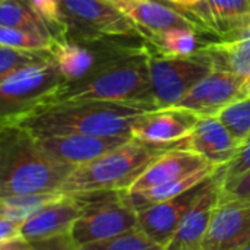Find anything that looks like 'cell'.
<instances>
[{"instance_id":"cell-9","label":"cell","mask_w":250,"mask_h":250,"mask_svg":"<svg viewBox=\"0 0 250 250\" xmlns=\"http://www.w3.org/2000/svg\"><path fill=\"white\" fill-rule=\"evenodd\" d=\"M246 78L223 69H214L195 85L174 107L189 110L199 117L218 116L231 103L243 98L242 88Z\"/></svg>"},{"instance_id":"cell-17","label":"cell","mask_w":250,"mask_h":250,"mask_svg":"<svg viewBox=\"0 0 250 250\" xmlns=\"http://www.w3.org/2000/svg\"><path fill=\"white\" fill-rule=\"evenodd\" d=\"M83 207L76 195H64L60 201H56L26 223L22 224V236L28 242H40L62 234H69L76 220L82 215Z\"/></svg>"},{"instance_id":"cell-18","label":"cell","mask_w":250,"mask_h":250,"mask_svg":"<svg viewBox=\"0 0 250 250\" xmlns=\"http://www.w3.org/2000/svg\"><path fill=\"white\" fill-rule=\"evenodd\" d=\"M209 164L204 157L186 149H168L158 157L126 192H144L174 180H180L190 173L205 168Z\"/></svg>"},{"instance_id":"cell-30","label":"cell","mask_w":250,"mask_h":250,"mask_svg":"<svg viewBox=\"0 0 250 250\" xmlns=\"http://www.w3.org/2000/svg\"><path fill=\"white\" fill-rule=\"evenodd\" d=\"M48 25L56 40H66L67 25L64 21L62 0H25Z\"/></svg>"},{"instance_id":"cell-13","label":"cell","mask_w":250,"mask_h":250,"mask_svg":"<svg viewBox=\"0 0 250 250\" xmlns=\"http://www.w3.org/2000/svg\"><path fill=\"white\" fill-rule=\"evenodd\" d=\"M38 146L54 161L78 167L86 164L130 141L129 136L57 135L35 138Z\"/></svg>"},{"instance_id":"cell-21","label":"cell","mask_w":250,"mask_h":250,"mask_svg":"<svg viewBox=\"0 0 250 250\" xmlns=\"http://www.w3.org/2000/svg\"><path fill=\"white\" fill-rule=\"evenodd\" d=\"M208 56L215 69L230 70L243 78H250V40L236 42L211 41L199 48Z\"/></svg>"},{"instance_id":"cell-3","label":"cell","mask_w":250,"mask_h":250,"mask_svg":"<svg viewBox=\"0 0 250 250\" xmlns=\"http://www.w3.org/2000/svg\"><path fill=\"white\" fill-rule=\"evenodd\" d=\"M73 168L44 154L21 126H1L0 198L60 192Z\"/></svg>"},{"instance_id":"cell-11","label":"cell","mask_w":250,"mask_h":250,"mask_svg":"<svg viewBox=\"0 0 250 250\" xmlns=\"http://www.w3.org/2000/svg\"><path fill=\"white\" fill-rule=\"evenodd\" d=\"M201 117L189 110L179 107L160 108L142 114L132 129V138L155 145L171 148L188 138Z\"/></svg>"},{"instance_id":"cell-37","label":"cell","mask_w":250,"mask_h":250,"mask_svg":"<svg viewBox=\"0 0 250 250\" xmlns=\"http://www.w3.org/2000/svg\"><path fill=\"white\" fill-rule=\"evenodd\" d=\"M168 1H171V3H174L183 9H190L193 6H196L198 3H201L202 0H168Z\"/></svg>"},{"instance_id":"cell-19","label":"cell","mask_w":250,"mask_h":250,"mask_svg":"<svg viewBox=\"0 0 250 250\" xmlns=\"http://www.w3.org/2000/svg\"><path fill=\"white\" fill-rule=\"evenodd\" d=\"M217 168L218 167H215V166H208L205 168H201L195 173L188 174L186 177H183L180 180H174V182H170V183H166V185H161V186H157V188H152V189H148L144 192H123L122 198L126 205H129L132 209L139 212V211L146 209L155 204L173 199V198L193 189L195 186H198L202 182H205L207 179H209L217 171Z\"/></svg>"},{"instance_id":"cell-16","label":"cell","mask_w":250,"mask_h":250,"mask_svg":"<svg viewBox=\"0 0 250 250\" xmlns=\"http://www.w3.org/2000/svg\"><path fill=\"white\" fill-rule=\"evenodd\" d=\"M221 192V176L220 167L211 179L208 189L198 199L189 214L185 217L177 233L171 242L166 246V250H205L204 239L212 215L214 208L220 202Z\"/></svg>"},{"instance_id":"cell-22","label":"cell","mask_w":250,"mask_h":250,"mask_svg":"<svg viewBox=\"0 0 250 250\" xmlns=\"http://www.w3.org/2000/svg\"><path fill=\"white\" fill-rule=\"evenodd\" d=\"M217 37L230 22L250 13V0H202L190 7Z\"/></svg>"},{"instance_id":"cell-12","label":"cell","mask_w":250,"mask_h":250,"mask_svg":"<svg viewBox=\"0 0 250 250\" xmlns=\"http://www.w3.org/2000/svg\"><path fill=\"white\" fill-rule=\"evenodd\" d=\"M120 12L132 19L138 26L145 29L151 40L155 34L170 28L185 26L198 31L199 34H212L204 21H201L192 10L173 9L155 0H110ZM151 44V41H149Z\"/></svg>"},{"instance_id":"cell-33","label":"cell","mask_w":250,"mask_h":250,"mask_svg":"<svg viewBox=\"0 0 250 250\" xmlns=\"http://www.w3.org/2000/svg\"><path fill=\"white\" fill-rule=\"evenodd\" d=\"M243 40H250V13L230 22L217 35V41L220 42H236Z\"/></svg>"},{"instance_id":"cell-28","label":"cell","mask_w":250,"mask_h":250,"mask_svg":"<svg viewBox=\"0 0 250 250\" xmlns=\"http://www.w3.org/2000/svg\"><path fill=\"white\" fill-rule=\"evenodd\" d=\"M53 51H29L0 45V81L29 64L51 60Z\"/></svg>"},{"instance_id":"cell-20","label":"cell","mask_w":250,"mask_h":250,"mask_svg":"<svg viewBox=\"0 0 250 250\" xmlns=\"http://www.w3.org/2000/svg\"><path fill=\"white\" fill-rule=\"evenodd\" d=\"M110 44L97 53L92 47H86L81 41L59 40L54 44L53 57L62 76L66 81H75L85 76L97 64L98 59L110 47Z\"/></svg>"},{"instance_id":"cell-2","label":"cell","mask_w":250,"mask_h":250,"mask_svg":"<svg viewBox=\"0 0 250 250\" xmlns=\"http://www.w3.org/2000/svg\"><path fill=\"white\" fill-rule=\"evenodd\" d=\"M154 110L122 103H67L35 111L12 126H21L34 138L57 135L129 136L138 119Z\"/></svg>"},{"instance_id":"cell-10","label":"cell","mask_w":250,"mask_h":250,"mask_svg":"<svg viewBox=\"0 0 250 250\" xmlns=\"http://www.w3.org/2000/svg\"><path fill=\"white\" fill-rule=\"evenodd\" d=\"M215 174V173H214ZM212 174V176H214ZM207 179L193 189L160 204H155L146 209L138 212V227L149 236L154 242L163 245L164 248L171 242L179 227L182 226L185 217L198 202V199L208 189L211 179Z\"/></svg>"},{"instance_id":"cell-40","label":"cell","mask_w":250,"mask_h":250,"mask_svg":"<svg viewBox=\"0 0 250 250\" xmlns=\"http://www.w3.org/2000/svg\"><path fill=\"white\" fill-rule=\"evenodd\" d=\"M1 1H4V0H1Z\"/></svg>"},{"instance_id":"cell-24","label":"cell","mask_w":250,"mask_h":250,"mask_svg":"<svg viewBox=\"0 0 250 250\" xmlns=\"http://www.w3.org/2000/svg\"><path fill=\"white\" fill-rule=\"evenodd\" d=\"M0 26L23 29L41 37L54 38L45 21L25 0H4L0 6Z\"/></svg>"},{"instance_id":"cell-25","label":"cell","mask_w":250,"mask_h":250,"mask_svg":"<svg viewBox=\"0 0 250 250\" xmlns=\"http://www.w3.org/2000/svg\"><path fill=\"white\" fill-rule=\"evenodd\" d=\"M199 32L192 28L177 26L158 32L152 37L151 44L161 53L171 56H190L199 50Z\"/></svg>"},{"instance_id":"cell-34","label":"cell","mask_w":250,"mask_h":250,"mask_svg":"<svg viewBox=\"0 0 250 250\" xmlns=\"http://www.w3.org/2000/svg\"><path fill=\"white\" fill-rule=\"evenodd\" d=\"M31 250H79V248L76 246L69 233L40 242H32Z\"/></svg>"},{"instance_id":"cell-23","label":"cell","mask_w":250,"mask_h":250,"mask_svg":"<svg viewBox=\"0 0 250 250\" xmlns=\"http://www.w3.org/2000/svg\"><path fill=\"white\" fill-rule=\"evenodd\" d=\"M64 195L63 192H47L0 198V218L22 226L47 205L64 198Z\"/></svg>"},{"instance_id":"cell-7","label":"cell","mask_w":250,"mask_h":250,"mask_svg":"<svg viewBox=\"0 0 250 250\" xmlns=\"http://www.w3.org/2000/svg\"><path fill=\"white\" fill-rule=\"evenodd\" d=\"M123 192L76 193L82 202V215L70 230L78 248L107 240L138 227V212L123 202Z\"/></svg>"},{"instance_id":"cell-1","label":"cell","mask_w":250,"mask_h":250,"mask_svg":"<svg viewBox=\"0 0 250 250\" xmlns=\"http://www.w3.org/2000/svg\"><path fill=\"white\" fill-rule=\"evenodd\" d=\"M148 56L149 45L146 44L123 45L111 42L85 76L63 81L35 111L59 104L85 101L122 103L158 110L149 76Z\"/></svg>"},{"instance_id":"cell-31","label":"cell","mask_w":250,"mask_h":250,"mask_svg":"<svg viewBox=\"0 0 250 250\" xmlns=\"http://www.w3.org/2000/svg\"><path fill=\"white\" fill-rule=\"evenodd\" d=\"M248 170H250V136L245 141V144L242 145L239 154L229 164L220 167L221 189L229 188L240 176H243Z\"/></svg>"},{"instance_id":"cell-27","label":"cell","mask_w":250,"mask_h":250,"mask_svg":"<svg viewBox=\"0 0 250 250\" xmlns=\"http://www.w3.org/2000/svg\"><path fill=\"white\" fill-rule=\"evenodd\" d=\"M230 133L242 145L250 136V97H243L226 108H223L217 116Z\"/></svg>"},{"instance_id":"cell-8","label":"cell","mask_w":250,"mask_h":250,"mask_svg":"<svg viewBox=\"0 0 250 250\" xmlns=\"http://www.w3.org/2000/svg\"><path fill=\"white\" fill-rule=\"evenodd\" d=\"M149 76L158 110L174 107L215 67L199 50L190 56H171L149 45Z\"/></svg>"},{"instance_id":"cell-39","label":"cell","mask_w":250,"mask_h":250,"mask_svg":"<svg viewBox=\"0 0 250 250\" xmlns=\"http://www.w3.org/2000/svg\"><path fill=\"white\" fill-rule=\"evenodd\" d=\"M237 250H250V242L249 243H246V245H243L242 248H239Z\"/></svg>"},{"instance_id":"cell-32","label":"cell","mask_w":250,"mask_h":250,"mask_svg":"<svg viewBox=\"0 0 250 250\" xmlns=\"http://www.w3.org/2000/svg\"><path fill=\"white\" fill-rule=\"evenodd\" d=\"M220 204H245L250 205V170L240 176L229 188L221 189Z\"/></svg>"},{"instance_id":"cell-6","label":"cell","mask_w":250,"mask_h":250,"mask_svg":"<svg viewBox=\"0 0 250 250\" xmlns=\"http://www.w3.org/2000/svg\"><path fill=\"white\" fill-rule=\"evenodd\" d=\"M66 81L54 59L29 64L0 81L1 126L16 125L34 113L45 97Z\"/></svg>"},{"instance_id":"cell-36","label":"cell","mask_w":250,"mask_h":250,"mask_svg":"<svg viewBox=\"0 0 250 250\" xmlns=\"http://www.w3.org/2000/svg\"><path fill=\"white\" fill-rule=\"evenodd\" d=\"M0 250H31V242H28L25 237H19L0 243Z\"/></svg>"},{"instance_id":"cell-5","label":"cell","mask_w":250,"mask_h":250,"mask_svg":"<svg viewBox=\"0 0 250 250\" xmlns=\"http://www.w3.org/2000/svg\"><path fill=\"white\" fill-rule=\"evenodd\" d=\"M67 25L66 40L82 42L107 38L142 40L149 44V34L120 12L110 0H62Z\"/></svg>"},{"instance_id":"cell-26","label":"cell","mask_w":250,"mask_h":250,"mask_svg":"<svg viewBox=\"0 0 250 250\" xmlns=\"http://www.w3.org/2000/svg\"><path fill=\"white\" fill-rule=\"evenodd\" d=\"M79 250H166V248L136 227L120 236L83 245Z\"/></svg>"},{"instance_id":"cell-14","label":"cell","mask_w":250,"mask_h":250,"mask_svg":"<svg viewBox=\"0 0 250 250\" xmlns=\"http://www.w3.org/2000/svg\"><path fill=\"white\" fill-rule=\"evenodd\" d=\"M173 148L192 151L204 157L209 164L223 167L239 154L242 144L234 139L217 116H208L201 117L192 133L173 145Z\"/></svg>"},{"instance_id":"cell-4","label":"cell","mask_w":250,"mask_h":250,"mask_svg":"<svg viewBox=\"0 0 250 250\" xmlns=\"http://www.w3.org/2000/svg\"><path fill=\"white\" fill-rule=\"evenodd\" d=\"M171 148L155 146L130 139L122 146L73 168L62 186L63 193L126 192L141 174Z\"/></svg>"},{"instance_id":"cell-35","label":"cell","mask_w":250,"mask_h":250,"mask_svg":"<svg viewBox=\"0 0 250 250\" xmlns=\"http://www.w3.org/2000/svg\"><path fill=\"white\" fill-rule=\"evenodd\" d=\"M23 237L22 236V226L12 223L9 220L0 218V243L3 242H10L15 239Z\"/></svg>"},{"instance_id":"cell-38","label":"cell","mask_w":250,"mask_h":250,"mask_svg":"<svg viewBox=\"0 0 250 250\" xmlns=\"http://www.w3.org/2000/svg\"><path fill=\"white\" fill-rule=\"evenodd\" d=\"M242 95L243 97H250V78H248L243 83V88H242Z\"/></svg>"},{"instance_id":"cell-29","label":"cell","mask_w":250,"mask_h":250,"mask_svg":"<svg viewBox=\"0 0 250 250\" xmlns=\"http://www.w3.org/2000/svg\"><path fill=\"white\" fill-rule=\"evenodd\" d=\"M57 41L59 40L41 37L23 29L0 26V45L29 51H53Z\"/></svg>"},{"instance_id":"cell-15","label":"cell","mask_w":250,"mask_h":250,"mask_svg":"<svg viewBox=\"0 0 250 250\" xmlns=\"http://www.w3.org/2000/svg\"><path fill=\"white\" fill-rule=\"evenodd\" d=\"M249 242L250 205L218 202L205 233V250H237Z\"/></svg>"}]
</instances>
